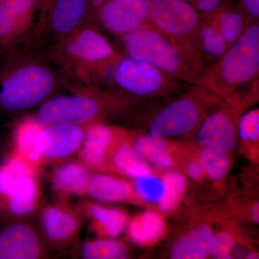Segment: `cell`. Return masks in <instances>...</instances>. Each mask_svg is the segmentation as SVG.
<instances>
[{"mask_svg":"<svg viewBox=\"0 0 259 259\" xmlns=\"http://www.w3.org/2000/svg\"><path fill=\"white\" fill-rule=\"evenodd\" d=\"M88 212L95 228L109 238L118 236L127 224V216L120 209L92 204L88 207Z\"/></svg>","mask_w":259,"mask_h":259,"instance_id":"484cf974","label":"cell"},{"mask_svg":"<svg viewBox=\"0 0 259 259\" xmlns=\"http://www.w3.org/2000/svg\"><path fill=\"white\" fill-rule=\"evenodd\" d=\"M66 81L42 51L22 49L0 56V111L16 113L40 106Z\"/></svg>","mask_w":259,"mask_h":259,"instance_id":"6da1fadb","label":"cell"},{"mask_svg":"<svg viewBox=\"0 0 259 259\" xmlns=\"http://www.w3.org/2000/svg\"><path fill=\"white\" fill-rule=\"evenodd\" d=\"M151 0H89L90 24L118 38L148 23Z\"/></svg>","mask_w":259,"mask_h":259,"instance_id":"30bf717a","label":"cell"},{"mask_svg":"<svg viewBox=\"0 0 259 259\" xmlns=\"http://www.w3.org/2000/svg\"><path fill=\"white\" fill-rule=\"evenodd\" d=\"M86 126L66 123L41 126L35 140V148L41 160L64 159L79 152Z\"/></svg>","mask_w":259,"mask_h":259,"instance_id":"4fadbf2b","label":"cell"},{"mask_svg":"<svg viewBox=\"0 0 259 259\" xmlns=\"http://www.w3.org/2000/svg\"><path fill=\"white\" fill-rule=\"evenodd\" d=\"M64 76L69 85L97 86L110 75L120 53L105 32L91 24L40 51Z\"/></svg>","mask_w":259,"mask_h":259,"instance_id":"7a4b0ae2","label":"cell"},{"mask_svg":"<svg viewBox=\"0 0 259 259\" xmlns=\"http://www.w3.org/2000/svg\"><path fill=\"white\" fill-rule=\"evenodd\" d=\"M115 90L136 98H166L184 93L191 84L159 68L120 54L110 72Z\"/></svg>","mask_w":259,"mask_h":259,"instance_id":"52a82bcc","label":"cell"},{"mask_svg":"<svg viewBox=\"0 0 259 259\" xmlns=\"http://www.w3.org/2000/svg\"><path fill=\"white\" fill-rule=\"evenodd\" d=\"M237 135L244 142H258V108L252 109L242 114L237 125Z\"/></svg>","mask_w":259,"mask_h":259,"instance_id":"1f68e13d","label":"cell"},{"mask_svg":"<svg viewBox=\"0 0 259 259\" xmlns=\"http://www.w3.org/2000/svg\"><path fill=\"white\" fill-rule=\"evenodd\" d=\"M238 5L248 17L250 23L259 21V0H238Z\"/></svg>","mask_w":259,"mask_h":259,"instance_id":"e575fe53","label":"cell"},{"mask_svg":"<svg viewBox=\"0 0 259 259\" xmlns=\"http://www.w3.org/2000/svg\"><path fill=\"white\" fill-rule=\"evenodd\" d=\"M199 16L192 44L206 68L219 60L228 47L212 20L206 14Z\"/></svg>","mask_w":259,"mask_h":259,"instance_id":"e0dca14e","label":"cell"},{"mask_svg":"<svg viewBox=\"0 0 259 259\" xmlns=\"http://www.w3.org/2000/svg\"><path fill=\"white\" fill-rule=\"evenodd\" d=\"M81 256L85 259H123L128 257V252L124 243L110 238L83 243Z\"/></svg>","mask_w":259,"mask_h":259,"instance_id":"83f0119b","label":"cell"},{"mask_svg":"<svg viewBox=\"0 0 259 259\" xmlns=\"http://www.w3.org/2000/svg\"><path fill=\"white\" fill-rule=\"evenodd\" d=\"M165 223L157 212L147 210L131 220L127 233L131 241L139 245L152 244L164 234Z\"/></svg>","mask_w":259,"mask_h":259,"instance_id":"603a6c76","label":"cell"},{"mask_svg":"<svg viewBox=\"0 0 259 259\" xmlns=\"http://www.w3.org/2000/svg\"><path fill=\"white\" fill-rule=\"evenodd\" d=\"M133 146L140 156L158 168L168 169L173 166V157L165 139L150 134L141 136L136 139Z\"/></svg>","mask_w":259,"mask_h":259,"instance_id":"d4e9b609","label":"cell"},{"mask_svg":"<svg viewBox=\"0 0 259 259\" xmlns=\"http://www.w3.org/2000/svg\"><path fill=\"white\" fill-rule=\"evenodd\" d=\"M121 54L153 65L189 84L205 69L195 51L172 41L149 23L118 38Z\"/></svg>","mask_w":259,"mask_h":259,"instance_id":"5b68a950","label":"cell"},{"mask_svg":"<svg viewBox=\"0 0 259 259\" xmlns=\"http://www.w3.org/2000/svg\"><path fill=\"white\" fill-rule=\"evenodd\" d=\"M112 162L116 170L134 180L152 173L149 163L128 143L117 145L112 153Z\"/></svg>","mask_w":259,"mask_h":259,"instance_id":"cb8c5ba5","label":"cell"},{"mask_svg":"<svg viewBox=\"0 0 259 259\" xmlns=\"http://www.w3.org/2000/svg\"><path fill=\"white\" fill-rule=\"evenodd\" d=\"M258 79L259 21L252 23L219 60L206 67L194 83L207 89L226 105H235Z\"/></svg>","mask_w":259,"mask_h":259,"instance_id":"3957f363","label":"cell"},{"mask_svg":"<svg viewBox=\"0 0 259 259\" xmlns=\"http://www.w3.org/2000/svg\"><path fill=\"white\" fill-rule=\"evenodd\" d=\"M247 258H258V255L256 253H250Z\"/></svg>","mask_w":259,"mask_h":259,"instance_id":"f35d334b","label":"cell"},{"mask_svg":"<svg viewBox=\"0 0 259 259\" xmlns=\"http://www.w3.org/2000/svg\"><path fill=\"white\" fill-rule=\"evenodd\" d=\"M162 180L164 192L158 201V207L163 212H169L178 205L180 197L187 190V181L183 175L176 171H166Z\"/></svg>","mask_w":259,"mask_h":259,"instance_id":"f1b7e54d","label":"cell"},{"mask_svg":"<svg viewBox=\"0 0 259 259\" xmlns=\"http://www.w3.org/2000/svg\"><path fill=\"white\" fill-rule=\"evenodd\" d=\"M199 20L198 12L182 0L150 1L148 23L172 41L195 52L192 42Z\"/></svg>","mask_w":259,"mask_h":259,"instance_id":"8fae6325","label":"cell"},{"mask_svg":"<svg viewBox=\"0 0 259 259\" xmlns=\"http://www.w3.org/2000/svg\"><path fill=\"white\" fill-rule=\"evenodd\" d=\"M91 177L83 163L69 162L56 168L51 182L54 190L59 193L83 195L88 194Z\"/></svg>","mask_w":259,"mask_h":259,"instance_id":"ffe728a7","label":"cell"},{"mask_svg":"<svg viewBox=\"0 0 259 259\" xmlns=\"http://www.w3.org/2000/svg\"><path fill=\"white\" fill-rule=\"evenodd\" d=\"M38 200V187L34 176L16 177L10 193L3 202L12 214L16 216L28 214L35 209Z\"/></svg>","mask_w":259,"mask_h":259,"instance_id":"44dd1931","label":"cell"},{"mask_svg":"<svg viewBox=\"0 0 259 259\" xmlns=\"http://www.w3.org/2000/svg\"><path fill=\"white\" fill-rule=\"evenodd\" d=\"M214 233L207 225H199L180 237L170 253L172 259H203L210 254Z\"/></svg>","mask_w":259,"mask_h":259,"instance_id":"ac0fdd59","label":"cell"},{"mask_svg":"<svg viewBox=\"0 0 259 259\" xmlns=\"http://www.w3.org/2000/svg\"><path fill=\"white\" fill-rule=\"evenodd\" d=\"M204 14L215 24L228 47L252 24L238 3L233 0H225L213 11Z\"/></svg>","mask_w":259,"mask_h":259,"instance_id":"2e32d148","label":"cell"},{"mask_svg":"<svg viewBox=\"0 0 259 259\" xmlns=\"http://www.w3.org/2000/svg\"><path fill=\"white\" fill-rule=\"evenodd\" d=\"M41 126L33 119L22 122L15 133V153L28 160L34 165L41 161L40 154L35 148V140Z\"/></svg>","mask_w":259,"mask_h":259,"instance_id":"4316f807","label":"cell"},{"mask_svg":"<svg viewBox=\"0 0 259 259\" xmlns=\"http://www.w3.org/2000/svg\"><path fill=\"white\" fill-rule=\"evenodd\" d=\"M200 162L205 175L214 181L226 178L231 166L228 154L208 148H202L199 153Z\"/></svg>","mask_w":259,"mask_h":259,"instance_id":"f546056e","label":"cell"},{"mask_svg":"<svg viewBox=\"0 0 259 259\" xmlns=\"http://www.w3.org/2000/svg\"><path fill=\"white\" fill-rule=\"evenodd\" d=\"M134 187L125 180L107 175L91 177L88 194L100 202H122L131 198Z\"/></svg>","mask_w":259,"mask_h":259,"instance_id":"7402d4cb","label":"cell"},{"mask_svg":"<svg viewBox=\"0 0 259 259\" xmlns=\"http://www.w3.org/2000/svg\"><path fill=\"white\" fill-rule=\"evenodd\" d=\"M15 178L4 164L0 166V199L2 200L10 193Z\"/></svg>","mask_w":259,"mask_h":259,"instance_id":"836d02e7","label":"cell"},{"mask_svg":"<svg viewBox=\"0 0 259 259\" xmlns=\"http://www.w3.org/2000/svg\"><path fill=\"white\" fill-rule=\"evenodd\" d=\"M234 238L228 231H221L214 234L210 255L213 258H231Z\"/></svg>","mask_w":259,"mask_h":259,"instance_id":"d6a6232c","label":"cell"},{"mask_svg":"<svg viewBox=\"0 0 259 259\" xmlns=\"http://www.w3.org/2000/svg\"><path fill=\"white\" fill-rule=\"evenodd\" d=\"M258 83L235 105H225L211 112L196 131V141L202 148L231 153L236 144L237 125L243 112L258 97Z\"/></svg>","mask_w":259,"mask_h":259,"instance_id":"9c48e42d","label":"cell"},{"mask_svg":"<svg viewBox=\"0 0 259 259\" xmlns=\"http://www.w3.org/2000/svg\"><path fill=\"white\" fill-rule=\"evenodd\" d=\"M88 24L89 0H42L27 49L44 50Z\"/></svg>","mask_w":259,"mask_h":259,"instance_id":"ba28073f","label":"cell"},{"mask_svg":"<svg viewBox=\"0 0 259 259\" xmlns=\"http://www.w3.org/2000/svg\"><path fill=\"white\" fill-rule=\"evenodd\" d=\"M225 105L207 89L191 84L152 116L148 124L149 134L166 140L196 133L207 115Z\"/></svg>","mask_w":259,"mask_h":259,"instance_id":"8992f818","label":"cell"},{"mask_svg":"<svg viewBox=\"0 0 259 259\" xmlns=\"http://www.w3.org/2000/svg\"><path fill=\"white\" fill-rule=\"evenodd\" d=\"M42 0H0V56L27 49Z\"/></svg>","mask_w":259,"mask_h":259,"instance_id":"7c38bea8","label":"cell"},{"mask_svg":"<svg viewBox=\"0 0 259 259\" xmlns=\"http://www.w3.org/2000/svg\"><path fill=\"white\" fill-rule=\"evenodd\" d=\"M187 173L191 179L195 181L202 180L204 175H205L203 167H202L199 160L198 161H191L187 164Z\"/></svg>","mask_w":259,"mask_h":259,"instance_id":"8d00e7d4","label":"cell"},{"mask_svg":"<svg viewBox=\"0 0 259 259\" xmlns=\"http://www.w3.org/2000/svg\"><path fill=\"white\" fill-rule=\"evenodd\" d=\"M42 252L38 235L28 225L17 223L0 231V259H35Z\"/></svg>","mask_w":259,"mask_h":259,"instance_id":"9a60e30c","label":"cell"},{"mask_svg":"<svg viewBox=\"0 0 259 259\" xmlns=\"http://www.w3.org/2000/svg\"><path fill=\"white\" fill-rule=\"evenodd\" d=\"M124 134L122 130L99 121L87 125L84 139L79 151L83 164L95 168L103 166L112 146Z\"/></svg>","mask_w":259,"mask_h":259,"instance_id":"5bb4252c","label":"cell"},{"mask_svg":"<svg viewBox=\"0 0 259 259\" xmlns=\"http://www.w3.org/2000/svg\"><path fill=\"white\" fill-rule=\"evenodd\" d=\"M69 94L56 95L37 107L32 117L38 125L66 123L88 125L102 117L128 111L143 99L126 95L115 89L71 85Z\"/></svg>","mask_w":259,"mask_h":259,"instance_id":"277c9868","label":"cell"},{"mask_svg":"<svg viewBox=\"0 0 259 259\" xmlns=\"http://www.w3.org/2000/svg\"><path fill=\"white\" fill-rule=\"evenodd\" d=\"M133 187L140 198L148 202H158L164 192L163 180L152 173L135 179Z\"/></svg>","mask_w":259,"mask_h":259,"instance_id":"4dcf8cb0","label":"cell"},{"mask_svg":"<svg viewBox=\"0 0 259 259\" xmlns=\"http://www.w3.org/2000/svg\"><path fill=\"white\" fill-rule=\"evenodd\" d=\"M192 5L199 14L210 13L225 0H182Z\"/></svg>","mask_w":259,"mask_h":259,"instance_id":"d590c367","label":"cell"},{"mask_svg":"<svg viewBox=\"0 0 259 259\" xmlns=\"http://www.w3.org/2000/svg\"><path fill=\"white\" fill-rule=\"evenodd\" d=\"M258 203H257L252 207L251 211H250V215H251L252 219L257 223H258Z\"/></svg>","mask_w":259,"mask_h":259,"instance_id":"74e56055","label":"cell"},{"mask_svg":"<svg viewBox=\"0 0 259 259\" xmlns=\"http://www.w3.org/2000/svg\"><path fill=\"white\" fill-rule=\"evenodd\" d=\"M44 233L49 241L61 243L75 236L79 226V219L72 211L61 206H49L42 214Z\"/></svg>","mask_w":259,"mask_h":259,"instance_id":"d6986e66","label":"cell"}]
</instances>
